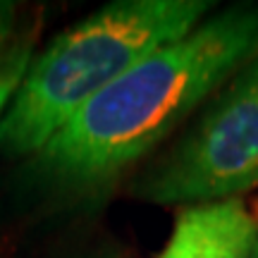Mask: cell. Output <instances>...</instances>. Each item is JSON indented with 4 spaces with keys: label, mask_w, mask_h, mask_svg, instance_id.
<instances>
[{
    "label": "cell",
    "mask_w": 258,
    "mask_h": 258,
    "mask_svg": "<svg viewBox=\"0 0 258 258\" xmlns=\"http://www.w3.org/2000/svg\"><path fill=\"white\" fill-rule=\"evenodd\" d=\"M34 60V38L31 34L17 36L0 50V122L17 93L19 84Z\"/></svg>",
    "instance_id": "cell-5"
},
{
    "label": "cell",
    "mask_w": 258,
    "mask_h": 258,
    "mask_svg": "<svg viewBox=\"0 0 258 258\" xmlns=\"http://www.w3.org/2000/svg\"><path fill=\"white\" fill-rule=\"evenodd\" d=\"M17 38V5L0 0V50Z\"/></svg>",
    "instance_id": "cell-6"
},
{
    "label": "cell",
    "mask_w": 258,
    "mask_h": 258,
    "mask_svg": "<svg viewBox=\"0 0 258 258\" xmlns=\"http://www.w3.org/2000/svg\"><path fill=\"white\" fill-rule=\"evenodd\" d=\"M251 258H258V237H256V244H253V251H251Z\"/></svg>",
    "instance_id": "cell-7"
},
{
    "label": "cell",
    "mask_w": 258,
    "mask_h": 258,
    "mask_svg": "<svg viewBox=\"0 0 258 258\" xmlns=\"http://www.w3.org/2000/svg\"><path fill=\"white\" fill-rule=\"evenodd\" d=\"M258 55V8L237 5L137 62L34 156L67 196H98Z\"/></svg>",
    "instance_id": "cell-1"
},
{
    "label": "cell",
    "mask_w": 258,
    "mask_h": 258,
    "mask_svg": "<svg viewBox=\"0 0 258 258\" xmlns=\"http://www.w3.org/2000/svg\"><path fill=\"white\" fill-rule=\"evenodd\" d=\"M258 220L241 199L186 206L156 258H251Z\"/></svg>",
    "instance_id": "cell-4"
},
{
    "label": "cell",
    "mask_w": 258,
    "mask_h": 258,
    "mask_svg": "<svg viewBox=\"0 0 258 258\" xmlns=\"http://www.w3.org/2000/svg\"><path fill=\"white\" fill-rule=\"evenodd\" d=\"M258 186V55L239 70L172 151L134 179L137 199L199 206Z\"/></svg>",
    "instance_id": "cell-3"
},
{
    "label": "cell",
    "mask_w": 258,
    "mask_h": 258,
    "mask_svg": "<svg viewBox=\"0 0 258 258\" xmlns=\"http://www.w3.org/2000/svg\"><path fill=\"white\" fill-rule=\"evenodd\" d=\"M208 8L206 0H120L57 34L31 60L0 122V151L36 156L93 96L191 34Z\"/></svg>",
    "instance_id": "cell-2"
}]
</instances>
